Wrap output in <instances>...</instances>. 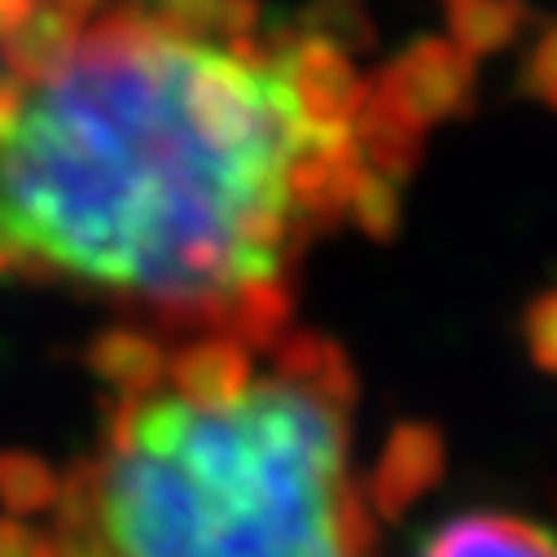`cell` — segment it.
I'll return each instance as SVG.
<instances>
[{
    "label": "cell",
    "instance_id": "52a82bcc",
    "mask_svg": "<svg viewBox=\"0 0 557 557\" xmlns=\"http://www.w3.org/2000/svg\"><path fill=\"white\" fill-rule=\"evenodd\" d=\"M522 338H527V351L531 360L557 377V286L544 290L540 299H531L527 317H522Z\"/></svg>",
    "mask_w": 557,
    "mask_h": 557
},
{
    "label": "cell",
    "instance_id": "ba28073f",
    "mask_svg": "<svg viewBox=\"0 0 557 557\" xmlns=\"http://www.w3.org/2000/svg\"><path fill=\"white\" fill-rule=\"evenodd\" d=\"M522 88L557 114V27H544L522 66Z\"/></svg>",
    "mask_w": 557,
    "mask_h": 557
},
{
    "label": "cell",
    "instance_id": "5b68a950",
    "mask_svg": "<svg viewBox=\"0 0 557 557\" xmlns=\"http://www.w3.org/2000/svg\"><path fill=\"white\" fill-rule=\"evenodd\" d=\"M444 474V440L431 426H399L373 474V500L382 513H404Z\"/></svg>",
    "mask_w": 557,
    "mask_h": 557
},
{
    "label": "cell",
    "instance_id": "9c48e42d",
    "mask_svg": "<svg viewBox=\"0 0 557 557\" xmlns=\"http://www.w3.org/2000/svg\"><path fill=\"white\" fill-rule=\"evenodd\" d=\"M0 557H79V553H71L66 544L36 540L23 527H0Z\"/></svg>",
    "mask_w": 557,
    "mask_h": 557
},
{
    "label": "cell",
    "instance_id": "3957f363",
    "mask_svg": "<svg viewBox=\"0 0 557 557\" xmlns=\"http://www.w3.org/2000/svg\"><path fill=\"white\" fill-rule=\"evenodd\" d=\"M412 557H557V531L505 509H466L435 522Z\"/></svg>",
    "mask_w": 557,
    "mask_h": 557
},
{
    "label": "cell",
    "instance_id": "7a4b0ae2",
    "mask_svg": "<svg viewBox=\"0 0 557 557\" xmlns=\"http://www.w3.org/2000/svg\"><path fill=\"white\" fill-rule=\"evenodd\" d=\"M351 382L338 356L255 377L237 351H194L176 386L141 391L75 496L79 557H373L351 474Z\"/></svg>",
    "mask_w": 557,
    "mask_h": 557
},
{
    "label": "cell",
    "instance_id": "6da1fadb",
    "mask_svg": "<svg viewBox=\"0 0 557 557\" xmlns=\"http://www.w3.org/2000/svg\"><path fill=\"white\" fill-rule=\"evenodd\" d=\"M334 119L286 66L163 32H101L0 97V268L163 308L282 272L299 181Z\"/></svg>",
    "mask_w": 557,
    "mask_h": 557
},
{
    "label": "cell",
    "instance_id": "8992f818",
    "mask_svg": "<svg viewBox=\"0 0 557 557\" xmlns=\"http://www.w3.org/2000/svg\"><path fill=\"white\" fill-rule=\"evenodd\" d=\"M527 27L522 0H453V32L466 53L505 49Z\"/></svg>",
    "mask_w": 557,
    "mask_h": 557
},
{
    "label": "cell",
    "instance_id": "277c9868",
    "mask_svg": "<svg viewBox=\"0 0 557 557\" xmlns=\"http://www.w3.org/2000/svg\"><path fill=\"white\" fill-rule=\"evenodd\" d=\"M470 84H474V71L461 49L422 45L404 58V66L395 75V106L417 123L440 119L470 101Z\"/></svg>",
    "mask_w": 557,
    "mask_h": 557
}]
</instances>
